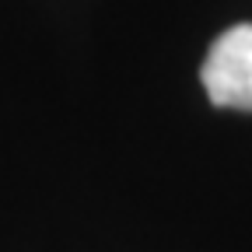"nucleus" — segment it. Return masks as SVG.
Masks as SVG:
<instances>
[{
    "mask_svg": "<svg viewBox=\"0 0 252 252\" xmlns=\"http://www.w3.org/2000/svg\"><path fill=\"white\" fill-rule=\"evenodd\" d=\"M200 81L214 105L252 112V21L231 25L214 39Z\"/></svg>",
    "mask_w": 252,
    "mask_h": 252,
    "instance_id": "obj_1",
    "label": "nucleus"
}]
</instances>
